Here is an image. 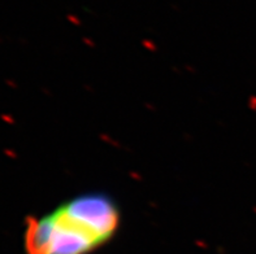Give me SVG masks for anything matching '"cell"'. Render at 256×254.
<instances>
[{"instance_id":"cell-1","label":"cell","mask_w":256,"mask_h":254,"mask_svg":"<svg viewBox=\"0 0 256 254\" xmlns=\"http://www.w3.org/2000/svg\"><path fill=\"white\" fill-rule=\"evenodd\" d=\"M120 225L118 206L104 193H86L26 223L28 254H88L107 243Z\"/></svg>"}]
</instances>
